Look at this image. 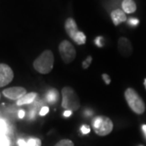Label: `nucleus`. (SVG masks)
I'll return each instance as SVG.
<instances>
[{
	"mask_svg": "<svg viewBox=\"0 0 146 146\" xmlns=\"http://www.w3.org/2000/svg\"><path fill=\"white\" fill-rule=\"evenodd\" d=\"M59 99V94L58 91L55 89H51L48 91L46 94V100L50 104H55Z\"/></svg>",
	"mask_w": 146,
	"mask_h": 146,
	"instance_id": "nucleus-12",
	"label": "nucleus"
},
{
	"mask_svg": "<svg viewBox=\"0 0 146 146\" xmlns=\"http://www.w3.org/2000/svg\"><path fill=\"white\" fill-rule=\"evenodd\" d=\"M0 146H10V141L6 135L0 136Z\"/></svg>",
	"mask_w": 146,
	"mask_h": 146,
	"instance_id": "nucleus-17",
	"label": "nucleus"
},
{
	"mask_svg": "<svg viewBox=\"0 0 146 146\" xmlns=\"http://www.w3.org/2000/svg\"><path fill=\"white\" fill-rule=\"evenodd\" d=\"M58 50L61 58L65 63H70L76 58V51L72 44L67 40H64L58 46Z\"/></svg>",
	"mask_w": 146,
	"mask_h": 146,
	"instance_id": "nucleus-5",
	"label": "nucleus"
},
{
	"mask_svg": "<svg viewBox=\"0 0 146 146\" xmlns=\"http://www.w3.org/2000/svg\"><path fill=\"white\" fill-rule=\"evenodd\" d=\"M25 110H19V112H18V117H19L20 119H23V118L25 117Z\"/></svg>",
	"mask_w": 146,
	"mask_h": 146,
	"instance_id": "nucleus-26",
	"label": "nucleus"
},
{
	"mask_svg": "<svg viewBox=\"0 0 146 146\" xmlns=\"http://www.w3.org/2000/svg\"><path fill=\"white\" fill-rule=\"evenodd\" d=\"M36 98V93H29V94H26L23 98H21V99L17 101L16 104L18 106H22V105H26L32 103L35 98Z\"/></svg>",
	"mask_w": 146,
	"mask_h": 146,
	"instance_id": "nucleus-13",
	"label": "nucleus"
},
{
	"mask_svg": "<svg viewBox=\"0 0 146 146\" xmlns=\"http://www.w3.org/2000/svg\"><path fill=\"white\" fill-rule=\"evenodd\" d=\"M65 30L68 34V36H70L72 39L73 36L76 35V33L79 32L77 25L76 23V21H74L72 18H68V20L65 22Z\"/></svg>",
	"mask_w": 146,
	"mask_h": 146,
	"instance_id": "nucleus-9",
	"label": "nucleus"
},
{
	"mask_svg": "<svg viewBox=\"0 0 146 146\" xmlns=\"http://www.w3.org/2000/svg\"><path fill=\"white\" fill-rule=\"evenodd\" d=\"M62 106L66 110L76 111L80 107V102L76 92L70 87H64L62 89Z\"/></svg>",
	"mask_w": 146,
	"mask_h": 146,
	"instance_id": "nucleus-2",
	"label": "nucleus"
},
{
	"mask_svg": "<svg viewBox=\"0 0 146 146\" xmlns=\"http://www.w3.org/2000/svg\"><path fill=\"white\" fill-rule=\"evenodd\" d=\"M7 131V125L3 119H0V136L6 135Z\"/></svg>",
	"mask_w": 146,
	"mask_h": 146,
	"instance_id": "nucleus-16",
	"label": "nucleus"
},
{
	"mask_svg": "<svg viewBox=\"0 0 146 146\" xmlns=\"http://www.w3.org/2000/svg\"><path fill=\"white\" fill-rule=\"evenodd\" d=\"M139 20L138 19H136V18H130L128 21H127V24L131 25V26L132 27H135L137 26L138 25H139Z\"/></svg>",
	"mask_w": 146,
	"mask_h": 146,
	"instance_id": "nucleus-20",
	"label": "nucleus"
},
{
	"mask_svg": "<svg viewBox=\"0 0 146 146\" xmlns=\"http://www.w3.org/2000/svg\"><path fill=\"white\" fill-rule=\"evenodd\" d=\"M34 116H35V111L34 110H31L30 111V113H29V118H34Z\"/></svg>",
	"mask_w": 146,
	"mask_h": 146,
	"instance_id": "nucleus-28",
	"label": "nucleus"
},
{
	"mask_svg": "<svg viewBox=\"0 0 146 146\" xmlns=\"http://www.w3.org/2000/svg\"><path fill=\"white\" fill-rule=\"evenodd\" d=\"M119 50L123 56H129L132 52V46L130 41L126 37H120L118 42Z\"/></svg>",
	"mask_w": 146,
	"mask_h": 146,
	"instance_id": "nucleus-8",
	"label": "nucleus"
},
{
	"mask_svg": "<svg viewBox=\"0 0 146 146\" xmlns=\"http://www.w3.org/2000/svg\"><path fill=\"white\" fill-rule=\"evenodd\" d=\"M80 131H81V132L83 133L84 135H86V134H89V132H90V127L88 125L84 124V125L81 126Z\"/></svg>",
	"mask_w": 146,
	"mask_h": 146,
	"instance_id": "nucleus-21",
	"label": "nucleus"
},
{
	"mask_svg": "<svg viewBox=\"0 0 146 146\" xmlns=\"http://www.w3.org/2000/svg\"><path fill=\"white\" fill-rule=\"evenodd\" d=\"M110 16L112 21L115 25H119L122 22H124L127 21V16L124 13V11L120 9H116L114 10L110 13Z\"/></svg>",
	"mask_w": 146,
	"mask_h": 146,
	"instance_id": "nucleus-10",
	"label": "nucleus"
},
{
	"mask_svg": "<svg viewBox=\"0 0 146 146\" xmlns=\"http://www.w3.org/2000/svg\"><path fill=\"white\" fill-rule=\"evenodd\" d=\"M122 8L124 13L131 14L136 11V4L133 0H123L122 2Z\"/></svg>",
	"mask_w": 146,
	"mask_h": 146,
	"instance_id": "nucleus-11",
	"label": "nucleus"
},
{
	"mask_svg": "<svg viewBox=\"0 0 146 146\" xmlns=\"http://www.w3.org/2000/svg\"><path fill=\"white\" fill-rule=\"evenodd\" d=\"M92 63V57L91 56H88L87 58L82 63V67L84 69H87L90 66V64Z\"/></svg>",
	"mask_w": 146,
	"mask_h": 146,
	"instance_id": "nucleus-19",
	"label": "nucleus"
},
{
	"mask_svg": "<svg viewBox=\"0 0 146 146\" xmlns=\"http://www.w3.org/2000/svg\"><path fill=\"white\" fill-rule=\"evenodd\" d=\"M142 131H143V132H144V134H145V136L146 137V124L142 125Z\"/></svg>",
	"mask_w": 146,
	"mask_h": 146,
	"instance_id": "nucleus-29",
	"label": "nucleus"
},
{
	"mask_svg": "<svg viewBox=\"0 0 146 146\" xmlns=\"http://www.w3.org/2000/svg\"><path fill=\"white\" fill-rule=\"evenodd\" d=\"M72 40L77 45H84L86 42V36L83 32L79 31L76 33V35L73 36Z\"/></svg>",
	"mask_w": 146,
	"mask_h": 146,
	"instance_id": "nucleus-14",
	"label": "nucleus"
},
{
	"mask_svg": "<svg viewBox=\"0 0 146 146\" xmlns=\"http://www.w3.org/2000/svg\"><path fill=\"white\" fill-rule=\"evenodd\" d=\"M42 141L38 138H30L27 141V146H41Z\"/></svg>",
	"mask_w": 146,
	"mask_h": 146,
	"instance_id": "nucleus-15",
	"label": "nucleus"
},
{
	"mask_svg": "<svg viewBox=\"0 0 146 146\" xmlns=\"http://www.w3.org/2000/svg\"><path fill=\"white\" fill-rule=\"evenodd\" d=\"M48 112H49V107L48 106H43L42 109L40 110L39 115L41 116H45V115L48 114Z\"/></svg>",
	"mask_w": 146,
	"mask_h": 146,
	"instance_id": "nucleus-23",
	"label": "nucleus"
},
{
	"mask_svg": "<svg viewBox=\"0 0 146 146\" xmlns=\"http://www.w3.org/2000/svg\"><path fill=\"white\" fill-rule=\"evenodd\" d=\"M125 99L131 109L136 114L141 115L145 110V105L140 95L133 89H127L124 93Z\"/></svg>",
	"mask_w": 146,
	"mask_h": 146,
	"instance_id": "nucleus-3",
	"label": "nucleus"
},
{
	"mask_svg": "<svg viewBox=\"0 0 146 146\" xmlns=\"http://www.w3.org/2000/svg\"><path fill=\"white\" fill-rule=\"evenodd\" d=\"M144 84H145V87L146 89V79H145V81H144Z\"/></svg>",
	"mask_w": 146,
	"mask_h": 146,
	"instance_id": "nucleus-30",
	"label": "nucleus"
},
{
	"mask_svg": "<svg viewBox=\"0 0 146 146\" xmlns=\"http://www.w3.org/2000/svg\"><path fill=\"white\" fill-rule=\"evenodd\" d=\"M54 54L50 50H45L33 62V68L37 72L48 74L54 67Z\"/></svg>",
	"mask_w": 146,
	"mask_h": 146,
	"instance_id": "nucleus-1",
	"label": "nucleus"
},
{
	"mask_svg": "<svg viewBox=\"0 0 146 146\" xmlns=\"http://www.w3.org/2000/svg\"><path fill=\"white\" fill-rule=\"evenodd\" d=\"M92 127L98 136H104L113 130V123L106 116H97L92 120Z\"/></svg>",
	"mask_w": 146,
	"mask_h": 146,
	"instance_id": "nucleus-4",
	"label": "nucleus"
},
{
	"mask_svg": "<svg viewBox=\"0 0 146 146\" xmlns=\"http://www.w3.org/2000/svg\"><path fill=\"white\" fill-rule=\"evenodd\" d=\"M55 146H74V144L70 140H62L59 142H58Z\"/></svg>",
	"mask_w": 146,
	"mask_h": 146,
	"instance_id": "nucleus-18",
	"label": "nucleus"
},
{
	"mask_svg": "<svg viewBox=\"0 0 146 146\" xmlns=\"http://www.w3.org/2000/svg\"><path fill=\"white\" fill-rule=\"evenodd\" d=\"M17 143H18V145L19 146H27V142L25 140H23V139L18 140Z\"/></svg>",
	"mask_w": 146,
	"mask_h": 146,
	"instance_id": "nucleus-25",
	"label": "nucleus"
},
{
	"mask_svg": "<svg viewBox=\"0 0 146 146\" xmlns=\"http://www.w3.org/2000/svg\"><path fill=\"white\" fill-rule=\"evenodd\" d=\"M141 146H142V145H141Z\"/></svg>",
	"mask_w": 146,
	"mask_h": 146,
	"instance_id": "nucleus-31",
	"label": "nucleus"
},
{
	"mask_svg": "<svg viewBox=\"0 0 146 146\" xmlns=\"http://www.w3.org/2000/svg\"><path fill=\"white\" fill-rule=\"evenodd\" d=\"M102 41H103L102 36H98L95 39V43H96V45L98 47H102L103 46V42H102Z\"/></svg>",
	"mask_w": 146,
	"mask_h": 146,
	"instance_id": "nucleus-22",
	"label": "nucleus"
},
{
	"mask_svg": "<svg viewBox=\"0 0 146 146\" xmlns=\"http://www.w3.org/2000/svg\"><path fill=\"white\" fill-rule=\"evenodd\" d=\"M72 115V111H71V110H65L64 113H63V115L65 117H69V116H71Z\"/></svg>",
	"mask_w": 146,
	"mask_h": 146,
	"instance_id": "nucleus-27",
	"label": "nucleus"
},
{
	"mask_svg": "<svg viewBox=\"0 0 146 146\" xmlns=\"http://www.w3.org/2000/svg\"><path fill=\"white\" fill-rule=\"evenodd\" d=\"M14 77L12 69L4 63H0V88L10 84Z\"/></svg>",
	"mask_w": 146,
	"mask_h": 146,
	"instance_id": "nucleus-6",
	"label": "nucleus"
},
{
	"mask_svg": "<svg viewBox=\"0 0 146 146\" xmlns=\"http://www.w3.org/2000/svg\"><path fill=\"white\" fill-rule=\"evenodd\" d=\"M3 94L6 98L9 99L18 101L26 94V89L23 87H12L4 89L3 91Z\"/></svg>",
	"mask_w": 146,
	"mask_h": 146,
	"instance_id": "nucleus-7",
	"label": "nucleus"
},
{
	"mask_svg": "<svg viewBox=\"0 0 146 146\" xmlns=\"http://www.w3.org/2000/svg\"><path fill=\"white\" fill-rule=\"evenodd\" d=\"M102 78H103V80H104V81L106 82V84H109L110 83V76L107 75V74H106V73H104V74H102Z\"/></svg>",
	"mask_w": 146,
	"mask_h": 146,
	"instance_id": "nucleus-24",
	"label": "nucleus"
}]
</instances>
